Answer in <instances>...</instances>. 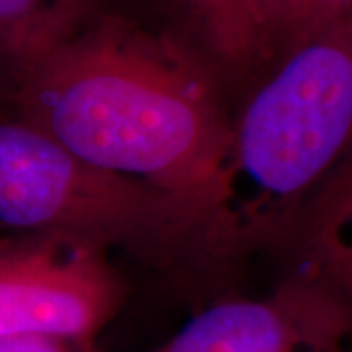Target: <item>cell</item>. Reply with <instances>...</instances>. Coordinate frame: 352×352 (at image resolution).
<instances>
[{
	"label": "cell",
	"mask_w": 352,
	"mask_h": 352,
	"mask_svg": "<svg viewBox=\"0 0 352 352\" xmlns=\"http://www.w3.org/2000/svg\"><path fill=\"white\" fill-rule=\"evenodd\" d=\"M0 352H100L94 339H71L57 335L0 337Z\"/></svg>",
	"instance_id": "obj_10"
},
{
	"label": "cell",
	"mask_w": 352,
	"mask_h": 352,
	"mask_svg": "<svg viewBox=\"0 0 352 352\" xmlns=\"http://www.w3.org/2000/svg\"><path fill=\"white\" fill-rule=\"evenodd\" d=\"M104 0H0V73L12 82L94 18Z\"/></svg>",
	"instance_id": "obj_8"
},
{
	"label": "cell",
	"mask_w": 352,
	"mask_h": 352,
	"mask_svg": "<svg viewBox=\"0 0 352 352\" xmlns=\"http://www.w3.org/2000/svg\"><path fill=\"white\" fill-rule=\"evenodd\" d=\"M53 233L153 264L229 258L215 226L184 200L110 175L20 116L0 118V235Z\"/></svg>",
	"instance_id": "obj_3"
},
{
	"label": "cell",
	"mask_w": 352,
	"mask_h": 352,
	"mask_svg": "<svg viewBox=\"0 0 352 352\" xmlns=\"http://www.w3.org/2000/svg\"><path fill=\"white\" fill-rule=\"evenodd\" d=\"M10 92L14 116L110 175L184 200L219 233L233 110L226 82L186 36L102 12L16 76Z\"/></svg>",
	"instance_id": "obj_1"
},
{
	"label": "cell",
	"mask_w": 352,
	"mask_h": 352,
	"mask_svg": "<svg viewBox=\"0 0 352 352\" xmlns=\"http://www.w3.org/2000/svg\"><path fill=\"white\" fill-rule=\"evenodd\" d=\"M276 252L284 276L327 292L352 315V147L305 201Z\"/></svg>",
	"instance_id": "obj_6"
},
{
	"label": "cell",
	"mask_w": 352,
	"mask_h": 352,
	"mask_svg": "<svg viewBox=\"0 0 352 352\" xmlns=\"http://www.w3.org/2000/svg\"><path fill=\"white\" fill-rule=\"evenodd\" d=\"M352 315L327 292L282 276L258 300H221L157 352H346Z\"/></svg>",
	"instance_id": "obj_5"
},
{
	"label": "cell",
	"mask_w": 352,
	"mask_h": 352,
	"mask_svg": "<svg viewBox=\"0 0 352 352\" xmlns=\"http://www.w3.org/2000/svg\"><path fill=\"white\" fill-rule=\"evenodd\" d=\"M126 298L108 251L53 235H0V337L94 339Z\"/></svg>",
	"instance_id": "obj_4"
},
{
	"label": "cell",
	"mask_w": 352,
	"mask_h": 352,
	"mask_svg": "<svg viewBox=\"0 0 352 352\" xmlns=\"http://www.w3.org/2000/svg\"><path fill=\"white\" fill-rule=\"evenodd\" d=\"M351 12L352 0H252L256 80L294 47Z\"/></svg>",
	"instance_id": "obj_9"
},
{
	"label": "cell",
	"mask_w": 352,
	"mask_h": 352,
	"mask_svg": "<svg viewBox=\"0 0 352 352\" xmlns=\"http://www.w3.org/2000/svg\"><path fill=\"white\" fill-rule=\"evenodd\" d=\"M180 34L214 65L229 94L243 96L258 76L252 0H168Z\"/></svg>",
	"instance_id": "obj_7"
},
{
	"label": "cell",
	"mask_w": 352,
	"mask_h": 352,
	"mask_svg": "<svg viewBox=\"0 0 352 352\" xmlns=\"http://www.w3.org/2000/svg\"><path fill=\"white\" fill-rule=\"evenodd\" d=\"M352 147V12L278 59L233 110L217 226L229 256L278 251Z\"/></svg>",
	"instance_id": "obj_2"
}]
</instances>
